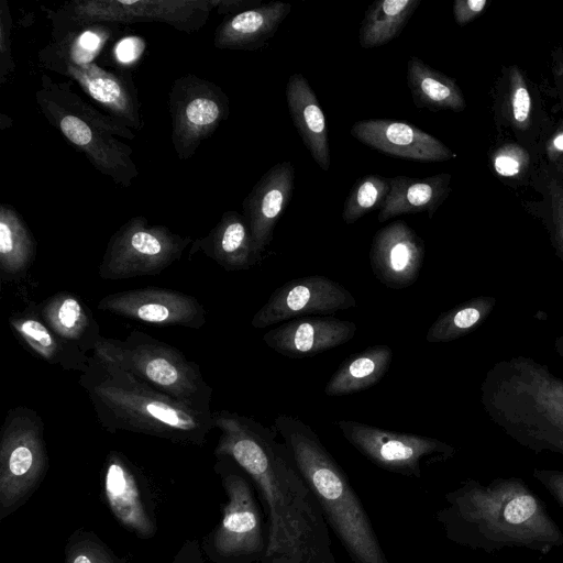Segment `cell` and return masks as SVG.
<instances>
[{
  "label": "cell",
  "instance_id": "74e56055",
  "mask_svg": "<svg viewBox=\"0 0 563 563\" xmlns=\"http://www.w3.org/2000/svg\"><path fill=\"white\" fill-rule=\"evenodd\" d=\"M0 73H1V82L5 80L7 75H9L14 69V63L12 60L11 55V42H10V31H11V15L10 11L7 7V2L2 1L1 4V23H0Z\"/></svg>",
  "mask_w": 563,
  "mask_h": 563
},
{
  "label": "cell",
  "instance_id": "1f68e13d",
  "mask_svg": "<svg viewBox=\"0 0 563 563\" xmlns=\"http://www.w3.org/2000/svg\"><path fill=\"white\" fill-rule=\"evenodd\" d=\"M496 299L479 296L441 313L429 328L426 340L429 343L451 342L474 331L492 313Z\"/></svg>",
  "mask_w": 563,
  "mask_h": 563
},
{
  "label": "cell",
  "instance_id": "f6af8a7d",
  "mask_svg": "<svg viewBox=\"0 0 563 563\" xmlns=\"http://www.w3.org/2000/svg\"><path fill=\"white\" fill-rule=\"evenodd\" d=\"M554 350L561 357H563V335L558 336L554 341Z\"/></svg>",
  "mask_w": 563,
  "mask_h": 563
},
{
  "label": "cell",
  "instance_id": "f35d334b",
  "mask_svg": "<svg viewBox=\"0 0 563 563\" xmlns=\"http://www.w3.org/2000/svg\"><path fill=\"white\" fill-rule=\"evenodd\" d=\"M532 476L547 489V492L563 509V471L533 468Z\"/></svg>",
  "mask_w": 563,
  "mask_h": 563
},
{
  "label": "cell",
  "instance_id": "4316f807",
  "mask_svg": "<svg viewBox=\"0 0 563 563\" xmlns=\"http://www.w3.org/2000/svg\"><path fill=\"white\" fill-rule=\"evenodd\" d=\"M450 180L451 175L444 173L426 177H390V191L379 209L378 221L419 212H428L431 219L451 191Z\"/></svg>",
  "mask_w": 563,
  "mask_h": 563
},
{
  "label": "cell",
  "instance_id": "6da1fadb",
  "mask_svg": "<svg viewBox=\"0 0 563 563\" xmlns=\"http://www.w3.org/2000/svg\"><path fill=\"white\" fill-rule=\"evenodd\" d=\"M216 456L232 459L257 488L267 512V545L258 563H336L329 525L277 431L255 419L217 410Z\"/></svg>",
  "mask_w": 563,
  "mask_h": 563
},
{
  "label": "cell",
  "instance_id": "d6986e66",
  "mask_svg": "<svg viewBox=\"0 0 563 563\" xmlns=\"http://www.w3.org/2000/svg\"><path fill=\"white\" fill-rule=\"evenodd\" d=\"M351 135L378 152L416 162H444L455 157L431 134L405 121L371 119L355 122Z\"/></svg>",
  "mask_w": 563,
  "mask_h": 563
},
{
  "label": "cell",
  "instance_id": "e0dca14e",
  "mask_svg": "<svg viewBox=\"0 0 563 563\" xmlns=\"http://www.w3.org/2000/svg\"><path fill=\"white\" fill-rule=\"evenodd\" d=\"M426 247L423 240L404 221L379 229L372 241L369 263L375 277L386 287L411 286L420 274Z\"/></svg>",
  "mask_w": 563,
  "mask_h": 563
},
{
  "label": "cell",
  "instance_id": "e575fe53",
  "mask_svg": "<svg viewBox=\"0 0 563 563\" xmlns=\"http://www.w3.org/2000/svg\"><path fill=\"white\" fill-rule=\"evenodd\" d=\"M551 203L550 232L553 244L563 261V184L556 177H551L548 183Z\"/></svg>",
  "mask_w": 563,
  "mask_h": 563
},
{
  "label": "cell",
  "instance_id": "5bb4252c",
  "mask_svg": "<svg viewBox=\"0 0 563 563\" xmlns=\"http://www.w3.org/2000/svg\"><path fill=\"white\" fill-rule=\"evenodd\" d=\"M354 307L353 295L333 279L321 275L298 277L276 288L253 316L251 324L263 329L309 314H331Z\"/></svg>",
  "mask_w": 563,
  "mask_h": 563
},
{
  "label": "cell",
  "instance_id": "44dd1931",
  "mask_svg": "<svg viewBox=\"0 0 563 563\" xmlns=\"http://www.w3.org/2000/svg\"><path fill=\"white\" fill-rule=\"evenodd\" d=\"M357 331L350 320L334 317H301L264 333L263 341L283 356L302 358L351 341Z\"/></svg>",
  "mask_w": 563,
  "mask_h": 563
},
{
  "label": "cell",
  "instance_id": "8fae6325",
  "mask_svg": "<svg viewBox=\"0 0 563 563\" xmlns=\"http://www.w3.org/2000/svg\"><path fill=\"white\" fill-rule=\"evenodd\" d=\"M216 0L74 1L54 13L53 35L93 23L164 22L191 33L205 25Z\"/></svg>",
  "mask_w": 563,
  "mask_h": 563
},
{
  "label": "cell",
  "instance_id": "603a6c76",
  "mask_svg": "<svg viewBox=\"0 0 563 563\" xmlns=\"http://www.w3.org/2000/svg\"><path fill=\"white\" fill-rule=\"evenodd\" d=\"M198 251L230 272L249 269L262 260L244 217L232 210L205 238L192 241L189 258Z\"/></svg>",
  "mask_w": 563,
  "mask_h": 563
},
{
  "label": "cell",
  "instance_id": "30bf717a",
  "mask_svg": "<svg viewBox=\"0 0 563 563\" xmlns=\"http://www.w3.org/2000/svg\"><path fill=\"white\" fill-rule=\"evenodd\" d=\"M190 243L189 236L165 225L151 224L144 217L131 218L110 238L98 275L106 280L158 275L178 261Z\"/></svg>",
  "mask_w": 563,
  "mask_h": 563
},
{
  "label": "cell",
  "instance_id": "cb8c5ba5",
  "mask_svg": "<svg viewBox=\"0 0 563 563\" xmlns=\"http://www.w3.org/2000/svg\"><path fill=\"white\" fill-rule=\"evenodd\" d=\"M290 10V3L272 1L230 15L217 27L213 44L223 49H258L275 35Z\"/></svg>",
  "mask_w": 563,
  "mask_h": 563
},
{
  "label": "cell",
  "instance_id": "277c9868",
  "mask_svg": "<svg viewBox=\"0 0 563 563\" xmlns=\"http://www.w3.org/2000/svg\"><path fill=\"white\" fill-rule=\"evenodd\" d=\"M488 419L536 453L563 455V379L528 356L495 363L481 384Z\"/></svg>",
  "mask_w": 563,
  "mask_h": 563
},
{
  "label": "cell",
  "instance_id": "7bdbcfd3",
  "mask_svg": "<svg viewBox=\"0 0 563 563\" xmlns=\"http://www.w3.org/2000/svg\"><path fill=\"white\" fill-rule=\"evenodd\" d=\"M261 0H216L219 13H241L261 7Z\"/></svg>",
  "mask_w": 563,
  "mask_h": 563
},
{
  "label": "cell",
  "instance_id": "8d00e7d4",
  "mask_svg": "<svg viewBox=\"0 0 563 563\" xmlns=\"http://www.w3.org/2000/svg\"><path fill=\"white\" fill-rule=\"evenodd\" d=\"M528 162L527 153L515 145L500 148L494 157L495 170L505 177L518 175Z\"/></svg>",
  "mask_w": 563,
  "mask_h": 563
},
{
  "label": "cell",
  "instance_id": "f1b7e54d",
  "mask_svg": "<svg viewBox=\"0 0 563 563\" xmlns=\"http://www.w3.org/2000/svg\"><path fill=\"white\" fill-rule=\"evenodd\" d=\"M407 84L415 106L430 111L465 109L464 96L453 78L433 69L417 56L407 63Z\"/></svg>",
  "mask_w": 563,
  "mask_h": 563
},
{
  "label": "cell",
  "instance_id": "ba28073f",
  "mask_svg": "<svg viewBox=\"0 0 563 563\" xmlns=\"http://www.w3.org/2000/svg\"><path fill=\"white\" fill-rule=\"evenodd\" d=\"M214 471L227 495L222 518L201 549L213 563H254L264 556L267 536L254 484L230 457L217 456Z\"/></svg>",
  "mask_w": 563,
  "mask_h": 563
},
{
  "label": "cell",
  "instance_id": "ab89813d",
  "mask_svg": "<svg viewBox=\"0 0 563 563\" xmlns=\"http://www.w3.org/2000/svg\"><path fill=\"white\" fill-rule=\"evenodd\" d=\"M144 47L145 43L141 37L125 36L115 44L113 55L118 63L130 65L141 57Z\"/></svg>",
  "mask_w": 563,
  "mask_h": 563
},
{
  "label": "cell",
  "instance_id": "7c38bea8",
  "mask_svg": "<svg viewBox=\"0 0 563 563\" xmlns=\"http://www.w3.org/2000/svg\"><path fill=\"white\" fill-rule=\"evenodd\" d=\"M344 439L378 467L408 477H421V463L444 462L456 450L438 439L395 432L353 420H339Z\"/></svg>",
  "mask_w": 563,
  "mask_h": 563
},
{
  "label": "cell",
  "instance_id": "484cf974",
  "mask_svg": "<svg viewBox=\"0 0 563 563\" xmlns=\"http://www.w3.org/2000/svg\"><path fill=\"white\" fill-rule=\"evenodd\" d=\"M9 323L27 349L48 364L80 374L87 369L90 355L56 335L38 316L36 303L13 313Z\"/></svg>",
  "mask_w": 563,
  "mask_h": 563
},
{
  "label": "cell",
  "instance_id": "60d3db41",
  "mask_svg": "<svg viewBox=\"0 0 563 563\" xmlns=\"http://www.w3.org/2000/svg\"><path fill=\"white\" fill-rule=\"evenodd\" d=\"M487 0H455L453 4L454 20L459 25H465L478 16L487 5Z\"/></svg>",
  "mask_w": 563,
  "mask_h": 563
},
{
  "label": "cell",
  "instance_id": "83f0119b",
  "mask_svg": "<svg viewBox=\"0 0 563 563\" xmlns=\"http://www.w3.org/2000/svg\"><path fill=\"white\" fill-rule=\"evenodd\" d=\"M393 350L386 344L367 349L346 357L328 380L324 394L345 396L376 385L389 369Z\"/></svg>",
  "mask_w": 563,
  "mask_h": 563
},
{
  "label": "cell",
  "instance_id": "4fadbf2b",
  "mask_svg": "<svg viewBox=\"0 0 563 563\" xmlns=\"http://www.w3.org/2000/svg\"><path fill=\"white\" fill-rule=\"evenodd\" d=\"M172 141L180 159L190 158L230 112L229 98L216 84L188 74L169 92Z\"/></svg>",
  "mask_w": 563,
  "mask_h": 563
},
{
  "label": "cell",
  "instance_id": "ee69618b",
  "mask_svg": "<svg viewBox=\"0 0 563 563\" xmlns=\"http://www.w3.org/2000/svg\"><path fill=\"white\" fill-rule=\"evenodd\" d=\"M552 151L563 153V132L559 133L552 141Z\"/></svg>",
  "mask_w": 563,
  "mask_h": 563
},
{
  "label": "cell",
  "instance_id": "b9f144b4",
  "mask_svg": "<svg viewBox=\"0 0 563 563\" xmlns=\"http://www.w3.org/2000/svg\"><path fill=\"white\" fill-rule=\"evenodd\" d=\"M172 563H206L201 548L196 540L187 541L175 555Z\"/></svg>",
  "mask_w": 563,
  "mask_h": 563
},
{
  "label": "cell",
  "instance_id": "f546056e",
  "mask_svg": "<svg viewBox=\"0 0 563 563\" xmlns=\"http://www.w3.org/2000/svg\"><path fill=\"white\" fill-rule=\"evenodd\" d=\"M36 255V241L21 216L9 205L0 206V277L15 282L26 275Z\"/></svg>",
  "mask_w": 563,
  "mask_h": 563
},
{
  "label": "cell",
  "instance_id": "ffe728a7",
  "mask_svg": "<svg viewBox=\"0 0 563 563\" xmlns=\"http://www.w3.org/2000/svg\"><path fill=\"white\" fill-rule=\"evenodd\" d=\"M294 186L295 167L284 161L273 165L243 201V217L254 250L261 256L273 240L274 229L291 199Z\"/></svg>",
  "mask_w": 563,
  "mask_h": 563
},
{
  "label": "cell",
  "instance_id": "7a4b0ae2",
  "mask_svg": "<svg viewBox=\"0 0 563 563\" xmlns=\"http://www.w3.org/2000/svg\"><path fill=\"white\" fill-rule=\"evenodd\" d=\"M444 499L435 518L445 537L461 547L486 553L518 548L545 555L563 545L560 526L520 477L487 484L468 478Z\"/></svg>",
  "mask_w": 563,
  "mask_h": 563
},
{
  "label": "cell",
  "instance_id": "7402d4cb",
  "mask_svg": "<svg viewBox=\"0 0 563 563\" xmlns=\"http://www.w3.org/2000/svg\"><path fill=\"white\" fill-rule=\"evenodd\" d=\"M36 310L43 322L62 340L87 353L102 339L100 327L89 307L70 291H58L42 302Z\"/></svg>",
  "mask_w": 563,
  "mask_h": 563
},
{
  "label": "cell",
  "instance_id": "836d02e7",
  "mask_svg": "<svg viewBox=\"0 0 563 563\" xmlns=\"http://www.w3.org/2000/svg\"><path fill=\"white\" fill-rule=\"evenodd\" d=\"M64 563H124L96 533L77 529L65 545Z\"/></svg>",
  "mask_w": 563,
  "mask_h": 563
},
{
  "label": "cell",
  "instance_id": "d6a6232c",
  "mask_svg": "<svg viewBox=\"0 0 563 563\" xmlns=\"http://www.w3.org/2000/svg\"><path fill=\"white\" fill-rule=\"evenodd\" d=\"M389 191V178L377 174L361 177L344 201L343 221L352 224L374 209H380Z\"/></svg>",
  "mask_w": 563,
  "mask_h": 563
},
{
  "label": "cell",
  "instance_id": "9a60e30c",
  "mask_svg": "<svg viewBox=\"0 0 563 563\" xmlns=\"http://www.w3.org/2000/svg\"><path fill=\"white\" fill-rule=\"evenodd\" d=\"M97 309L143 323L201 329L206 309L188 294L158 287L130 289L102 297Z\"/></svg>",
  "mask_w": 563,
  "mask_h": 563
},
{
  "label": "cell",
  "instance_id": "4dcf8cb0",
  "mask_svg": "<svg viewBox=\"0 0 563 563\" xmlns=\"http://www.w3.org/2000/svg\"><path fill=\"white\" fill-rule=\"evenodd\" d=\"M421 0H377L364 14L358 32L363 48L387 44L398 37Z\"/></svg>",
  "mask_w": 563,
  "mask_h": 563
},
{
  "label": "cell",
  "instance_id": "d4e9b609",
  "mask_svg": "<svg viewBox=\"0 0 563 563\" xmlns=\"http://www.w3.org/2000/svg\"><path fill=\"white\" fill-rule=\"evenodd\" d=\"M286 100L295 128L318 166L330 169L328 125L308 80L301 74H292L286 85Z\"/></svg>",
  "mask_w": 563,
  "mask_h": 563
},
{
  "label": "cell",
  "instance_id": "2e32d148",
  "mask_svg": "<svg viewBox=\"0 0 563 563\" xmlns=\"http://www.w3.org/2000/svg\"><path fill=\"white\" fill-rule=\"evenodd\" d=\"M106 503L126 530L141 539H151L157 531L153 500L135 466L118 451H110L102 471Z\"/></svg>",
  "mask_w": 563,
  "mask_h": 563
},
{
  "label": "cell",
  "instance_id": "52a82bcc",
  "mask_svg": "<svg viewBox=\"0 0 563 563\" xmlns=\"http://www.w3.org/2000/svg\"><path fill=\"white\" fill-rule=\"evenodd\" d=\"M91 355L132 373L181 404L212 412V388L199 365L141 330H132L123 340L102 336Z\"/></svg>",
  "mask_w": 563,
  "mask_h": 563
},
{
  "label": "cell",
  "instance_id": "d590c367",
  "mask_svg": "<svg viewBox=\"0 0 563 563\" xmlns=\"http://www.w3.org/2000/svg\"><path fill=\"white\" fill-rule=\"evenodd\" d=\"M510 88V102L514 121L518 128H525L530 118L531 98L518 70L512 71Z\"/></svg>",
  "mask_w": 563,
  "mask_h": 563
},
{
  "label": "cell",
  "instance_id": "9c48e42d",
  "mask_svg": "<svg viewBox=\"0 0 563 563\" xmlns=\"http://www.w3.org/2000/svg\"><path fill=\"white\" fill-rule=\"evenodd\" d=\"M47 468L42 417L29 407L10 409L0 438V521L31 498Z\"/></svg>",
  "mask_w": 563,
  "mask_h": 563
},
{
  "label": "cell",
  "instance_id": "ac0fdd59",
  "mask_svg": "<svg viewBox=\"0 0 563 563\" xmlns=\"http://www.w3.org/2000/svg\"><path fill=\"white\" fill-rule=\"evenodd\" d=\"M46 68L75 80L82 90L126 126L141 129V106L133 84L95 63L76 65L54 59L40 60Z\"/></svg>",
  "mask_w": 563,
  "mask_h": 563
},
{
  "label": "cell",
  "instance_id": "3957f363",
  "mask_svg": "<svg viewBox=\"0 0 563 563\" xmlns=\"http://www.w3.org/2000/svg\"><path fill=\"white\" fill-rule=\"evenodd\" d=\"M78 383L101 428L202 446L213 428L212 412L196 410L158 391L132 373L93 355Z\"/></svg>",
  "mask_w": 563,
  "mask_h": 563
},
{
  "label": "cell",
  "instance_id": "8992f818",
  "mask_svg": "<svg viewBox=\"0 0 563 563\" xmlns=\"http://www.w3.org/2000/svg\"><path fill=\"white\" fill-rule=\"evenodd\" d=\"M35 100L47 121L82 152L96 169L119 186L132 185L139 175L132 148L117 139L133 140L135 135L129 126L82 100L69 81L56 82L44 75Z\"/></svg>",
  "mask_w": 563,
  "mask_h": 563
},
{
  "label": "cell",
  "instance_id": "5b68a950",
  "mask_svg": "<svg viewBox=\"0 0 563 563\" xmlns=\"http://www.w3.org/2000/svg\"><path fill=\"white\" fill-rule=\"evenodd\" d=\"M274 427L354 563H389L369 517L342 467L300 419L278 415Z\"/></svg>",
  "mask_w": 563,
  "mask_h": 563
}]
</instances>
